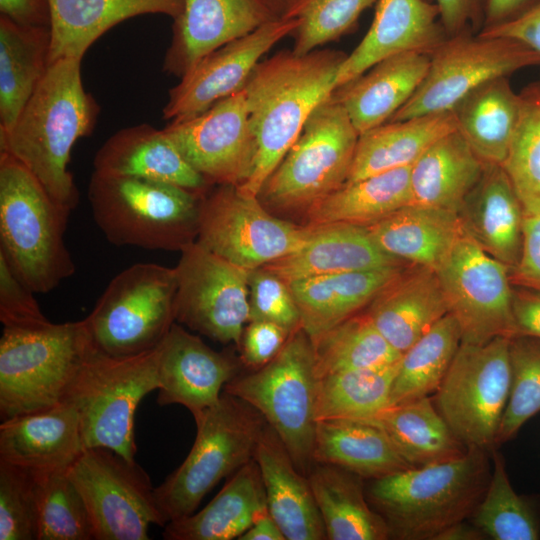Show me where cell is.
Here are the masks:
<instances>
[{
    "mask_svg": "<svg viewBox=\"0 0 540 540\" xmlns=\"http://www.w3.org/2000/svg\"><path fill=\"white\" fill-rule=\"evenodd\" d=\"M79 59H59L47 72L13 127L0 133V152L23 164L62 207L72 211L79 191L69 170L76 142L93 133L100 106L83 86Z\"/></svg>",
    "mask_w": 540,
    "mask_h": 540,
    "instance_id": "obj_1",
    "label": "cell"
},
{
    "mask_svg": "<svg viewBox=\"0 0 540 540\" xmlns=\"http://www.w3.org/2000/svg\"><path fill=\"white\" fill-rule=\"evenodd\" d=\"M346 56L333 49L304 55L283 50L255 66L243 91L256 152L249 177L237 186L240 191L258 196L310 115L335 90Z\"/></svg>",
    "mask_w": 540,
    "mask_h": 540,
    "instance_id": "obj_2",
    "label": "cell"
},
{
    "mask_svg": "<svg viewBox=\"0 0 540 540\" xmlns=\"http://www.w3.org/2000/svg\"><path fill=\"white\" fill-rule=\"evenodd\" d=\"M490 453L469 448L454 459L374 479L368 497L386 521L390 538L436 540L469 519L490 479Z\"/></svg>",
    "mask_w": 540,
    "mask_h": 540,
    "instance_id": "obj_3",
    "label": "cell"
},
{
    "mask_svg": "<svg viewBox=\"0 0 540 540\" xmlns=\"http://www.w3.org/2000/svg\"><path fill=\"white\" fill-rule=\"evenodd\" d=\"M70 213L23 164L0 152V252L35 293L75 273L64 241Z\"/></svg>",
    "mask_w": 540,
    "mask_h": 540,
    "instance_id": "obj_4",
    "label": "cell"
},
{
    "mask_svg": "<svg viewBox=\"0 0 540 540\" xmlns=\"http://www.w3.org/2000/svg\"><path fill=\"white\" fill-rule=\"evenodd\" d=\"M203 195L159 181L93 171V219L116 246L182 250L196 241Z\"/></svg>",
    "mask_w": 540,
    "mask_h": 540,
    "instance_id": "obj_5",
    "label": "cell"
},
{
    "mask_svg": "<svg viewBox=\"0 0 540 540\" xmlns=\"http://www.w3.org/2000/svg\"><path fill=\"white\" fill-rule=\"evenodd\" d=\"M193 417L196 437L190 452L155 487L167 523L194 513L223 478L254 459L267 424L255 408L225 391L215 405Z\"/></svg>",
    "mask_w": 540,
    "mask_h": 540,
    "instance_id": "obj_6",
    "label": "cell"
},
{
    "mask_svg": "<svg viewBox=\"0 0 540 540\" xmlns=\"http://www.w3.org/2000/svg\"><path fill=\"white\" fill-rule=\"evenodd\" d=\"M158 387V346L122 357L96 352L90 346L63 401L78 414L84 448H108L134 460L135 412Z\"/></svg>",
    "mask_w": 540,
    "mask_h": 540,
    "instance_id": "obj_7",
    "label": "cell"
},
{
    "mask_svg": "<svg viewBox=\"0 0 540 540\" xmlns=\"http://www.w3.org/2000/svg\"><path fill=\"white\" fill-rule=\"evenodd\" d=\"M318 380L313 344L301 327L271 362L250 374L237 375L223 390L263 416L305 475L314 464Z\"/></svg>",
    "mask_w": 540,
    "mask_h": 540,
    "instance_id": "obj_8",
    "label": "cell"
},
{
    "mask_svg": "<svg viewBox=\"0 0 540 540\" xmlns=\"http://www.w3.org/2000/svg\"><path fill=\"white\" fill-rule=\"evenodd\" d=\"M89 348L82 320L36 329L3 328L1 420L62 402Z\"/></svg>",
    "mask_w": 540,
    "mask_h": 540,
    "instance_id": "obj_9",
    "label": "cell"
},
{
    "mask_svg": "<svg viewBox=\"0 0 540 540\" xmlns=\"http://www.w3.org/2000/svg\"><path fill=\"white\" fill-rule=\"evenodd\" d=\"M175 294L174 268L136 263L122 270L82 319L91 348L115 357L156 348L176 322Z\"/></svg>",
    "mask_w": 540,
    "mask_h": 540,
    "instance_id": "obj_10",
    "label": "cell"
},
{
    "mask_svg": "<svg viewBox=\"0 0 540 540\" xmlns=\"http://www.w3.org/2000/svg\"><path fill=\"white\" fill-rule=\"evenodd\" d=\"M359 133L332 94L264 182L258 198L280 211L306 212L348 179Z\"/></svg>",
    "mask_w": 540,
    "mask_h": 540,
    "instance_id": "obj_11",
    "label": "cell"
},
{
    "mask_svg": "<svg viewBox=\"0 0 540 540\" xmlns=\"http://www.w3.org/2000/svg\"><path fill=\"white\" fill-rule=\"evenodd\" d=\"M508 337L461 343L433 403L466 448L491 452L508 401L511 368Z\"/></svg>",
    "mask_w": 540,
    "mask_h": 540,
    "instance_id": "obj_12",
    "label": "cell"
},
{
    "mask_svg": "<svg viewBox=\"0 0 540 540\" xmlns=\"http://www.w3.org/2000/svg\"><path fill=\"white\" fill-rule=\"evenodd\" d=\"M67 475L84 500L94 540H149L151 525L167 524L155 487L135 460L108 448H85Z\"/></svg>",
    "mask_w": 540,
    "mask_h": 540,
    "instance_id": "obj_13",
    "label": "cell"
},
{
    "mask_svg": "<svg viewBox=\"0 0 540 540\" xmlns=\"http://www.w3.org/2000/svg\"><path fill=\"white\" fill-rule=\"evenodd\" d=\"M311 230L271 215L258 196L237 186L216 185L201 198L196 242L251 271L296 251Z\"/></svg>",
    "mask_w": 540,
    "mask_h": 540,
    "instance_id": "obj_14",
    "label": "cell"
},
{
    "mask_svg": "<svg viewBox=\"0 0 540 540\" xmlns=\"http://www.w3.org/2000/svg\"><path fill=\"white\" fill-rule=\"evenodd\" d=\"M540 64V55L509 38L465 31L449 36L430 55L422 83L388 122L451 111L481 84Z\"/></svg>",
    "mask_w": 540,
    "mask_h": 540,
    "instance_id": "obj_15",
    "label": "cell"
},
{
    "mask_svg": "<svg viewBox=\"0 0 540 540\" xmlns=\"http://www.w3.org/2000/svg\"><path fill=\"white\" fill-rule=\"evenodd\" d=\"M461 343L483 344L517 335L510 268L484 251L463 227L435 270Z\"/></svg>",
    "mask_w": 540,
    "mask_h": 540,
    "instance_id": "obj_16",
    "label": "cell"
},
{
    "mask_svg": "<svg viewBox=\"0 0 540 540\" xmlns=\"http://www.w3.org/2000/svg\"><path fill=\"white\" fill-rule=\"evenodd\" d=\"M174 267L175 320L212 340L238 346L249 321L248 272L196 241Z\"/></svg>",
    "mask_w": 540,
    "mask_h": 540,
    "instance_id": "obj_17",
    "label": "cell"
},
{
    "mask_svg": "<svg viewBox=\"0 0 540 540\" xmlns=\"http://www.w3.org/2000/svg\"><path fill=\"white\" fill-rule=\"evenodd\" d=\"M187 162L214 185L243 184L256 152L243 89L164 129Z\"/></svg>",
    "mask_w": 540,
    "mask_h": 540,
    "instance_id": "obj_18",
    "label": "cell"
},
{
    "mask_svg": "<svg viewBox=\"0 0 540 540\" xmlns=\"http://www.w3.org/2000/svg\"><path fill=\"white\" fill-rule=\"evenodd\" d=\"M297 26L294 19L278 17L206 55L169 90L163 118L188 119L242 90L261 57Z\"/></svg>",
    "mask_w": 540,
    "mask_h": 540,
    "instance_id": "obj_19",
    "label": "cell"
},
{
    "mask_svg": "<svg viewBox=\"0 0 540 540\" xmlns=\"http://www.w3.org/2000/svg\"><path fill=\"white\" fill-rule=\"evenodd\" d=\"M238 372L230 354L213 350L174 322L158 345L157 402L182 405L194 416L215 405Z\"/></svg>",
    "mask_w": 540,
    "mask_h": 540,
    "instance_id": "obj_20",
    "label": "cell"
},
{
    "mask_svg": "<svg viewBox=\"0 0 540 540\" xmlns=\"http://www.w3.org/2000/svg\"><path fill=\"white\" fill-rule=\"evenodd\" d=\"M276 18L264 0H184L163 71L182 78L206 55Z\"/></svg>",
    "mask_w": 540,
    "mask_h": 540,
    "instance_id": "obj_21",
    "label": "cell"
},
{
    "mask_svg": "<svg viewBox=\"0 0 540 540\" xmlns=\"http://www.w3.org/2000/svg\"><path fill=\"white\" fill-rule=\"evenodd\" d=\"M447 37L435 4L426 0H377L371 26L341 64L335 86L354 80L394 54L431 55Z\"/></svg>",
    "mask_w": 540,
    "mask_h": 540,
    "instance_id": "obj_22",
    "label": "cell"
},
{
    "mask_svg": "<svg viewBox=\"0 0 540 540\" xmlns=\"http://www.w3.org/2000/svg\"><path fill=\"white\" fill-rule=\"evenodd\" d=\"M84 449L78 414L66 401L0 425V461L35 478L66 472Z\"/></svg>",
    "mask_w": 540,
    "mask_h": 540,
    "instance_id": "obj_23",
    "label": "cell"
},
{
    "mask_svg": "<svg viewBox=\"0 0 540 540\" xmlns=\"http://www.w3.org/2000/svg\"><path fill=\"white\" fill-rule=\"evenodd\" d=\"M311 227L308 239L300 248L262 267L289 283L314 276L403 265L383 251L364 226L330 223Z\"/></svg>",
    "mask_w": 540,
    "mask_h": 540,
    "instance_id": "obj_24",
    "label": "cell"
},
{
    "mask_svg": "<svg viewBox=\"0 0 540 540\" xmlns=\"http://www.w3.org/2000/svg\"><path fill=\"white\" fill-rule=\"evenodd\" d=\"M94 171L164 182L204 195L212 186L183 157L164 130L149 124L121 129L99 148Z\"/></svg>",
    "mask_w": 540,
    "mask_h": 540,
    "instance_id": "obj_25",
    "label": "cell"
},
{
    "mask_svg": "<svg viewBox=\"0 0 540 540\" xmlns=\"http://www.w3.org/2000/svg\"><path fill=\"white\" fill-rule=\"evenodd\" d=\"M254 460L267 506L286 540H327L307 475L301 473L278 434L266 424Z\"/></svg>",
    "mask_w": 540,
    "mask_h": 540,
    "instance_id": "obj_26",
    "label": "cell"
},
{
    "mask_svg": "<svg viewBox=\"0 0 540 540\" xmlns=\"http://www.w3.org/2000/svg\"><path fill=\"white\" fill-rule=\"evenodd\" d=\"M365 312L402 354L449 313V307L436 272L413 266L384 287Z\"/></svg>",
    "mask_w": 540,
    "mask_h": 540,
    "instance_id": "obj_27",
    "label": "cell"
},
{
    "mask_svg": "<svg viewBox=\"0 0 540 540\" xmlns=\"http://www.w3.org/2000/svg\"><path fill=\"white\" fill-rule=\"evenodd\" d=\"M429 63L427 54H394L336 88L332 97L344 107L360 135L388 122L409 101L426 76Z\"/></svg>",
    "mask_w": 540,
    "mask_h": 540,
    "instance_id": "obj_28",
    "label": "cell"
},
{
    "mask_svg": "<svg viewBox=\"0 0 540 540\" xmlns=\"http://www.w3.org/2000/svg\"><path fill=\"white\" fill-rule=\"evenodd\" d=\"M458 215L465 230L484 251L510 270L517 265L524 210L502 165H485Z\"/></svg>",
    "mask_w": 540,
    "mask_h": 540,
    "instance_id": "obj_29",
    "label": "cell"
},
{
    "mask_svg": "<svg viewBox=\"0 0 540 540\" xmlns=\"http://www.w3.org/2000/svg\"><path fill=\"white\" fill-rule=\"evenodd\" d=\"M403 265L328 274L288 283L301 326L311 341L366 308L403 270Z\"/></svg>",
    "mask_w": 540,
    "mask_h": 540,
    "instance_id": "obj_30",
    "label": "cell"
},
{
    "mask_svg": "<svg viewBox=\"0 0 540 540\" xmlns=\"http://www.w3.org/2000/svg\"><path fill=\"white\" fill-rule=\"evenodd\" d=\"M49 64L59 59L82 60L94 42L115 25L144 14H163L173 20L184 0H50Z\"/></svg>",
    "mask_w": 540,
    "mask_h": 540,
    "instance_id": "obj_31",
    "label": "cell"
},
{
    "mask_svg": "<svg viewBox=\"0 0 540 540\" xmlns=\"http://www.w3.org/2000/svg\"><path fill=\"white\" fill-rule=\"evenodd\" d=\"M267 506L258 464L254 459L234 472L200 511L168 522L165 540L238 539Z\"/></svg>",
    "mask_w": 540,
    "mask_h": 540,
    "instance_id": "obj_32",
    "label": "cell"
},
{
    "mask_svg": "<svg viewBox=\"0 0 540 540\" xmlns=\"http://www.w3.org/2000/svg\"><path fill=\"white\" fill-rule=\"evenodd\" d=\"M366 228L387 254L435 271L463 225L458 213L408 204Z\"/></svg>",
    "mask_w": 540,
    "mask_h": 540,
    "instance_id": "obj_33",
    "label": "cell"
},
{
    "mask_svg": "<svg viewBox=\"0 0 540 540\" xmlns=\"http://www.w3.org/2000/svg\"><path fill=\"white\" fill-rule=\"evenodd\" d=\"M313 461L372 480L412 467L383 429L369 419L318 420Z\"/></svg>",
    "mask_w": 540,
    "mask_h": 540,
    "instance_id": "obj_34",
    "label": "cell"
},
{
    "mask_svg": "<svg viewBox=\"0 0 540 540\" xmlns=\"http://www.w3.org/2000/svg\"><path fill=\"white\" fill-rule=\"evenodd\" d=\"M522 109L521 94L506 76L491 79L464 96L453 108L457 131L485 164L502 165Z\"/></svg>",
    "mask_w": 540,
    "mask_h": 540,
    "instance_id": "obj_35",
    "label": "cell"
},
{
    "mask_svg": "<svg viewBox=\"0 0 540 540\" xmlns=\"http://www.w3.org/2000/svg\"><path fill=\"white\" fill-rule=\"evenodd\" d=\"M485 165L457 130L446 134L411 166L410 204L458 213Z\"/></svg>",
    "mask_w": 540,
    "mask_h": 540,
    "instance_id": "obj_36",
    "label": "cell"
},
{
    "mask_svg": "<svg viewBox=\"0 0 540 540\" xmlns=\"http://www.w3.org/2000/svg\"><path fill=\"white\" fill-rule=\"evenodd\" d=\"M457 130L452 111L386 122L359 135L346 182L410 167L437 140Z\"/></svg>",
    "mask_w": 540,
    "mask_h": 540,
    "instance_id": "obj_37",
    "label": "cell"
},
{
    "mask_svg": "<svg viewBox=\"0 0 540 540\" xmlns=\"http://www.w3.org/2000/svg\"><path fill=\"white\" fill-rule=\"evenodd\" d=\"M307 477L327 540L390 539L386 521L365 499L362 477L320 463L312 465Z\"/></svg>",
    "mask_w": 540,
    "mask_h": 540,
    "instance_id": "obj_38",
    "label": "cell"
},
{
    "mask_svg": "<svg viewBox=\"0 0 540 540\" xmlns=\"http://www.w3.org/2000/svg\"><path fill=\"white\" fill-rule=\"evenodd\" d=\"M51 31L0 15V133L9 131L49 67Z\"/></svg>",
    "mask_w": 540,
    "mask_h": 540,
    "instance_id": "obj_39",
    "label": "cell"
},
{
    "mask_svg": "<svg viewBox=\"0 0 540 540\" xmlns=\"http://www.w3.org/2000/svg\"><path fill=\"white\" fill-rule=\"evenodd\" d=\"M410 167L345 182L305 213L307 225L346 223L370 226L410 204Z\"/></svg>",
    "mask_w": 540,
    "mask_h": 540,
    "instance_id": "obj_40",
    "label": "cell"
},
{
    "mask_svg": "<svg viewBox=\"0 0 540 540\" xmlns=\"http://www.w3.org/2000/svg\"><path fill=\"white\" fill-rule=\"evenodd\" d=\"M369 420L383 429L412 467L454 459L468 450L429 397L390 405Z\"/></svg>",
    "mask_w": 540,
    "mask_h": 540,
    "instance_id": "obj_41",
    "label": "cell"
},
{
    "mask_svg": "<svg viewBox=\"0 0 540 540\" xmlns=\"http://www.w3.org/2000/svg\"><path fill=\"white\" fill-rule=\"evenodd\" d=\"M460 344L458 322L451 313H447L402 353L389 406L435 393Z\"/></svg>",
    "mask_w": 540,
    "mask_h": 540,
    "instance_id": "obj_42",
    "label": "cell"
},
{
    "mask_svg": "<svg viewBox=\"0 0 540 540\" xmlns=\"http://www.w3.org/2000/svg\"><path fill=\"white\" fill-rule=\"evenodd\" d=\"M312 344L318 379L341 371L391 365L402 356L382 336L365 311L333 326Z\"/></svg>",
    "mask_w": 540,
    "mask_h": 540,
    "instance_id": "obj_43",
    "label": "cell"
},
{
    "mask_svg": "<svg viewBox=\"0 0 540 540\" xmlns=\"http://www.w3.org/2000/svg\"><path fill=\"white\" fill-rule=\"evenodd\" d=\"M399 361L387 366L347 370L320 377L317 420L370 419L376 416L389 406Z\"/></svg>",
    "mask_w": 540,
    "mask_h": 540,
    "instance_id": "obj_44",
    "label": "cell"
},
{
    "mask_svg": "<svg viewBox=\"0 0 540 540\" xmlns=\"http://www.w3.org/2000/svg\"><path fill=\"white\" fill-rule=\"evenodd\" d=\"M493 469L472 513V524L493 540H538L540 519L533 504L512 487L502 455L491 451Z\"/></svg>",
    "mask_w": 540,
    "mask_h": 540,
    "instance_id": "obj_45",
    "label": "cell"
},
{
    "mask_svg": "<svg viewBox=\"0 0 540 540\" xmlns=\"http://www.w3.org/2000/svg\"><path fill=\"white\" fill-rule=\"evenodd\" d=\"M521 97L520 119L502 167L524 214L540 215V86L528 89Z\"/></svg>",
    "mask_w": 540,
    "mask_h": 540,
    "instance_id": "obj_46",
    "label": "cell"
},
{
    "mask_svg": "<svg viewBox=\"0 0 540 540\" xmlns=\"http://www.w3.org/2000/svg\"><path fill=\"white\" fill-rule=\"evenodd\" d=\"M35 479L37 540H94L86 505L67 471Z\"/></svg>",
    "mask_w": 540,
    "mask_h": 540,
    "instance_id": "obj_47",
    "label": "cell"
},
{
    "mask_svg": "<svg viewBox=\"0 0 540 540\" xmlns=\"http://www.w3.org/2000/svg\"><path fill=\"white\" fill-rule=\"evenodd\" d=\"M377 0H294L281 17L298 22L292 51L304 55L353 30Z\"/></svg>",
    "mask_w": 540,
    "mask_h": 540,
    "instance_id": "obj_48",
    "label": "cell"
},
{
    "mask_svg": "<svg viewBox=\"0 0 540 540\" xmlns=\"http://www.w3.org/2000/svg\"><path fill=\"white\" fill-rule=\"evenodd\" d=\"M511 382L496 443L512 439L540 412V340L524 335L510 339Z\"/></svg>",
    "mask_w": 540,
    "mask_h": 540,
    "instance_id": "obj_49",
    "label": "cell"
},
{
    "mask_svg": "<svg viewBox=\"0 0 540 540\" xmlns=\"http://www.w3.org/2000/svg\"><path fill=\"white\" fill-rule=\"evenodd\" d=\"M37 537L36 479L0 461V540H37Z\"/></svg>",
    "mask_w": 540,
    "mask_h": 540,
    "instance_id": "obj_50",
    "label": "cell"
},
{
    "mask_svg": "<svg viewBox=\"0 0 540 540\" xmlns=\"http://www.w3.org/2000/svg\"><path fill=\"white\" fill-rule=\"evenodd\" d=\"M248 288L249 321L271 322L290 334L302 327L295 298L282 278L260 267L248 272Z\"/></svg>",
    "mask_w": 540,
    "mask_h": 540,
    "instance_id": "obj_51",
    "label": "cell"
},
{
    "mask_svg": "<svg viewBox=\"0 0 540 540\" xmlns=\"http://www.w3.org/2000/svg\"><path fill=\"white\" fill-rule=\"evenodd\" d=\"M34 293L0 252V321L3 328L36 329L52 323L41 311Z\"/></svg>",
    "mask_w": 540,
    "mask_h": 540,
    "instance_id": "obj_52",
    "label": "cell"
},
{
    "mask_svg": "<svg viewBox=\"0 0 540 540\" xmlns=\"http://www.w3.org/2000/svg\"><path fill=\"white\" fill-rule=\"evenodd\" d=\"M290 335L277 324L249 321L237 346L241 362L253 371L264 367L279 354Z\"/></svg>",
    "mask_w": 540,
    "mask_h": 540,
    "instance_id": "obj_53",
    "label": "cell"
},
{
    "mask_svg": "<svg viewBox=\"0 0 540 540\" xmlns=\"http://www.w3.org/2000/svg\"><path fill=\"white\" fill-rule=\"evenodd\" d=\"M512 271L519 283L540 290V215L524 214L521 253Z\"/></svg>",
    "mask_w": 540,
    "mask_h": 540,
    "instance_id": "obj_54",
    "label": "cell"
},
{
    "mask_svg": "<svg viewBox=\"0 0 540 540\" xmlns=\"http://www.w3.org/2000/svg\"><path fill=\"white\" fill-rule=\"evenodd\" d=\"M439 9L442 26L448 36L465 31L478 33L482 27L481 0H426Z\"/></svg>",
    "mask_w": 540,
    "mask_h": 540,
    "instance_id": "obj_55",
    "label": "cell"
},
{
    "mask_svg": "<svg viewBox=\"0 0 540 540\" xmlns=\"http://www.w3.org/2000/svg\"><path fill=\"white\" fill-rule=\"evenodd\" d=\"M478 34L513 39L540 55V2L516 18Z\"/></svg>",
    "mask_w": 540,
    "mask_h": 540,
    "instance_id": "obj_56",
    "label": "cell"
},
{
    "mask_svg": "<svg viewBox=\"0 0 540 540\" xmlns=\"http://www.w3.org/2000/svg\"><path fill=\"white\" fill-rule=\"evenodd\" d=\"M512 311L517 335L540 340V290H513Z\"/></svg>",
    "mask_w": 540,
    "mask_h": 540,
    "instance_id": "obj_57",
    "label": "cell"
},
{
    "mask_svg": "<svg viewBox=\"0 0 540 540\" xmlns=\"http://www.w3.org/2000/svg\"><path fill=\"white\" fill-rule=\"evenodd\" d=\"M0 15L28 27H51L50 0H0Z\"/></svg>",
    "mask_w": 540,
    "mask_h": 540,
    "instance_id": "obj_58",
    "label": "cell"
},
{
    "mask_svg": "<svg viewBox=\"0 0 540 540\" xmlns=\"http://www.w3.org/2000/svg\"><path fill=\"white\" fill-rule=\"evenodd\" d=\"M539 2L540 0H481L482 27L480 31L504 24Z\"/></svg>",
    "mask_w": 540,
    "mask_h": 540,
    "instance_id": "obj_59",
    "label": "cell"
},
{
    "mask_svg": "<svg viewBox=\"0 0 540 540\" xmlns=\"http://www.w3.org/2000/svg\"><path fill=\"white\" fill-rule=\"evenodd\" d=\"M238 540H286L268 507L255 517L252 525Z\"/></svg>",
    "mask_w": 540,
    "mask_h": 540,
    "instance_id": "obj_60",
    "label": "cell"
},
{
    "mask_svg": "<svg viewBox=\"0 0 540 540\" xmlns=\"http://www.w3.org/2000/svg\"><path fill=\"white\" fill-rule=\"evenodd\" d=\"M483 533L473 524L459 522L438 535L436 540H479L484 539Z\"/></svg>",
    "mask_w": 540,
    "mask_h": 540,
    "instance_id": "obj_61",
    "label": "cell"
},
{
    "mask_svg": "<svg viewBox=\"0 0 540 540\" xmlns=\"http://www.w3.org/2000/svg\"><path fill=\"white\" fill-rule=\"evenodd\" d=\"M266 4L281 17L294 0H264Z\"/></svg>",
    "mask_w": 540,
    "mask_h": 540,
    "instance_id": "obj_62",
    "label": "cell"
}]
</instances>
